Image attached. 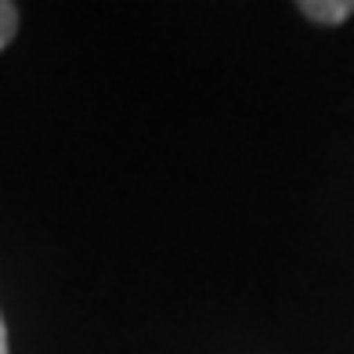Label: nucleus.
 <instances>
[{
	"label": "nucleus",
	"instance_id": "obj_1",
	"mask_svg": "<svg viewBox=\"0 0 354 354\" xmlns=\"http://www.w3.org/2000/svg\"><path fill=\"white\" fill-rule=\"evenodd\" d=\"M297 8L315 26H344L354 15V0H300Z\"/></svg>",
	"mask_w": 354,
	"mask_h": 354
},
{
	"label": "nucleus",
	"instance_id": "obj_2",
	"mask_svg": "<svg viewBox=\"0 0 354 354\" xmlns=\"http://www.w3.org/2000/svg\"><path fill=\"white\" fill-rule=\"evenodd\" d=\"M15 33H19V8L0 0V51L15 40Z\"/></svg>",
	"mask_w": 354,
	"mask_h": 354
},
{
	"label": "nucleus",
	"instance_id": "obj_3",
	"mask_svg": "<svg viewBox=\"0 0 354 354\" xmlns=\"http://www.w3.org/2000/svg\"><path fill=\"white\" fill-rule=\"evenodd\" d=\"M0 354H11V351H8V326H4V315H0Z\"/></svg>",
	"mask_w": 354,
	"mask_h": 354
}]
</instances>
